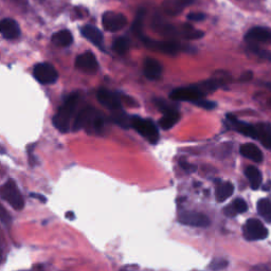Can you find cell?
Listing matches in <instances>:
<instances>
[{
  "label": "cell",
  "mask_w": 271,
  "mask_h": 271,
  "mask_svg": "<svg viewBox=\"0 0 271 271\" xmlns=\"http://www.w3.org/2000/svg\"><path fill=\"white\" fill-rule=\"evenodd\" d=\"M162 66L155 58H146L143 65L144 75L151 81H156L160 78L162 74Z\"/></svg>",
  "instance_id": "obj_14"
},
{
  "label": "cell",
  "mask_w": 271,
  "mask_h": 271,
  "mask_svg": "<svg viewBox=\"0 0 271 271\" xmlns=\"http://www.w3.org/2000/svg\"><path fill=\"white\" fill-rule=\"evenodd\" d=\"M183 36L188 39H197L204 36V33L199 30H195L193 27H191L190 24H183L182 29Z\"/></svg>",
  "instance_id": "obj_29"
},
{
  "label": "cell",
  "mask_w": 271,
  "mask_h": 271,
  "mask_svg": "<svg viewBox=\"0 0 271 271\" xmlns=\"http://www.w3.org/2000/svg\"><path fill=\"white\" fill-rule=\"evenodd\" d=\"M112 120L115 121V123H117L121 127H124V128L130 127V118L126 115V112H124L123 109L113 111Z\"/></svg>",
  "instance_id": "obj_27"
},
{
  "label": "cell",
  "mask_w": 271,
  "mask_h": 271,
  "mask_svg": "<svg viewBox=\"0 0 271 271\" xmlns=\"http://www.w3.org/2000/svg\"><path fill=\"white\" fill-rule=\"evenodd\" d=\"M249 47H250L253 51H255L259 56H261L262 58L267 59V60H269V62H271V52H270V51L261 50V49H259V47L256 46V45H249Z\"/></svg>",
  "instance_id": "obj_31"
},
{
  "label": "cell",
  "mask_w": 271,
  "mask_h": 271,
  "mask_svg": "<svg viewBox=\"0 0 271 271\" xmlns=\"http://www.w3.org/2000/svg\"><path fill=\"white\" fill-rule=\"evenodd\" d=\"M245 175L250 183V186L253 190H257L261 187L262 181H263V176L262 173L256 167H248L245 170Z\"/></svg>",
  "instance_id": "obj_22"
},
{
  "label": "cell",
  "mask_w": 271,
  "mask_h": 271,
  "mask_svg": "<svg viewBox=\"0 0 271 271\" xmlns=\"http://www.w3.org/2000/svg\"><path fill=\"white\" fill-rule=\"evenodd\" d=\"M31 197L36 198V199L40 200V202H42V203H46V200H47L45 197H43V196L40 195V194H31Z\"/></svg>",
  "instance_id": "obj_38"
},
{
  "label": "cell",
  "mask_w": 271,
  "mask_h": 271,
  "mask_svg": "<svg viewBox=\"0 0 271 271\" xmlns=\"http://www.w3.org/2000/svg\"><path fill=\"white\" fill-rule=\"evenodd\" d=\"M227 119H228V122H229V124L231 125V127L237 130V132H239L240 134L246 136V137L257 139L256 126H252L250 124L245 123V122L238 120L233 116H228L227 117Z\"/></svg>",
  "instance_id": "obj_15"
},
{
  "label": "cell",
  "mask_w": 271,
  "mask_h": 271,
  "mask_svg": "<svg viewBox=\"0 0 271 271\" xmlns=\"http://www.w3.org/2000/svg\"><path fill=\"white\" fill-rule=\"evenodd\" d=\"M0 33L6 39H15L19 36V25L14 19L5 18L0 21Z\"/></svg>",
  "instance_id": "obj_13"
},
{
  "label": "cell",
  "mask_w": 271,
  "mask_h": 271,
  "mask_svg": "<svg viewBox=\"0 0 271 271\" xmlns=\"http://www.w3.org/2000/svg\"><path fill=\"white\" fill-rule=\"evenodd\" d=\"M170 98L174 101L182 102H197L200 99L205 98V94L199 90L197 86L183 87V88L175 89L171 92Z\"/></svg>",
  "instance_id": "obj_6"
},
{
  "label": "cell",
  "mask_w": 271,
  "mask_h": 271,
  "mask_svg": "<svg viewBox=\"0 0 271 271\" xmlns=\"http://www.w3.org/2000/svg\"><path fill=\"white\" fill-rule=\"evenodd\" d=\"M181 167H182L183 169H185L186 171H188V172H193V171L195 170L194 167H192L191 164H189V163H187V162H181Z\"/></svg>",
  "instance_id": "obj_36"
},
{
  "label": "cell",
  "mask_w": 271,
  "mask_h": 271,
  "mask_svg": "<svg viewBox=\"0 0 271 271\" xmlns=\"http://www.w3.org/2000/svg\"><path fill=\"white\" fill-rule=\"evenodd\" d=\"M258 212L265 221L271 223V200L268 198L261 199L258 203Z\"/></svg>",
  "instance_id": "obj_25"
},
{
  "label": "cell",
  "mask_w": 271,
  "mask_h": 271,
  "mask_svg": "<svg viewBox=\"0 0 271 271\" xmlns=\"http://www.w3.org/2000/svg\"><path fill=\"white\" fill-rule=\"evenodd\" d=\"M206 18V15L204 13H191L188 15V19L190 21H203Z\"/></svg>",
  "instance_id": "obj_34"
},
{
  "label": "cell",
  "mask_w": 271,
  "mask_h": 271,
  "mask_svg": "<svg viewBox=\"0 0 271 271\" xmlns=\"http://www.w3.org/2000/svg\"><path fill=\"white\" fill-rule=\"evenodd\" d=\"M179 222L186 226L198 227V228H206L210 225L209 217L203 213L198 212H182L179 215Z\"/></svg>",
  "instance_id": "obj_10"
},
{
  "label": "cell",
  "mask_w": 271,
  "mask_h": 271,
  "mask_svg": "<svg viewBox=\"0 0 271 271\" xmlns=\"http://www.w3.org/2000/svg\"><path fill=\"white\" fill-rule=\"evenodd\" d=\"M227 265H228V262H227L226 260L216 259V260L212 261V263L210 264L209 268L213 271H220V270L224 269L225 267H227Z\"/></svg>",
  "instance_id": "obj_30"
},
{
  "label": "cell",
  "mask_w": 271,
  "mask_h": 271,
  "mask_svg": "<svg viewBox=\"0 0 271 271\" xmlns=\"http://www.w3.org/2000/svg\"><path fill=\"white\" fill-rule=\"evenodd\" d=\"M94 109L91 107H87L85 109H83L82 111L78 112V115L75 119L74 125H73V129L74 130H80L84 127H86L87 123H88L90 118L92 117V115L94 113Z\"/></svg>",
  "instance_id": "obj_24"
},
{
  "label": "cell",
  "mask_w": 271,
  "mask_h": 271,
  "mask_svg": "<svg viewBox=\"0 0 271 271\" xmlns=\"http://www.w3.org/2000/svg\"><path fill=\"white\" fill-rule=\"evenodd\" d=\"M0 196L4 199L10 206L19 211L24 207V200L20 193V191L17 188L14 180H7L4 185L0 188Z\"/></svg>",
  "instance_id": "obj_3"
},
{
  "label": "cell",
  "mask_w": 271,
  "mask_h": 271,
  "mask_svg": "<svg viewBox=\"0 0 271 271\" xmlns=\"http://www.w3.org/2000/svg\"><path fill=\"white\" fill-rule=\"evenodd\" d=\"M252 76H253L252 72H251V71H247L246 73L243 74V76H242V80H243L244 82H247V81H250V80H251Z\"/></svg>",
  "instance_id": "obj_37"
},
{
  "label": "cell",
  "mask_w": 271,
  "mask_h": 271,
  "mask_svg": "<svg viewBox=\"0 0 271 271\" xmlns=\"http://www.w3.org/2000/svg\"><path fill=\"white\" fill-rule=\"evenodd\" d=\"M245 38L249 45L258 46V43H271V30L264 27L252 28Z\"/></svg>",
  "instance_id": "obj_11"
},
{
  "label": "cell",
  "mask_w": 271,
  "mask_h": 271,
  "mask_svg": "<svg viewBox=\"0 0 271 271\" xmlns=\"http://www.w3.org/2000/svg\"><path fill=\"white\" fill-rule=\"evenodd\" d=\"M234 192V186L231 182H221L216 188V200L218 203H224L230 198Z\"/></svg>",
  "instance_id": "obj_20"
},
{
  "label": "cell",
  "mask_w": 271,
  "mask_h": 271,
  "mask_svg": "<svg viewBox=\"0 0 271 271\" xmlns=\"http://www.w3.org/2000/svg\"><path fill=\"white\" fill-rule=\"evenodd\" d=\"M144 16H145V10L144 8H141V10H139L137 13L136 18L133 22L132 25V30L133 32L137 35L139 38H141L144 36L142 33V28H143V21H144Z\"/></svg>",
  "instance_id": "obj_26"
},
{
  "label": "cell",
  "mask_w": 271,
  "mask_h": 271,
  "mask_svg": "<svg viewBox=\"0 0 271 271\" xmlns=\"http://www.w3.org/2000/svg\"><path fill=\"white\" fill-rule=\"evenodd\" d=\"M130 127H133L138 134L152 144H156L159 141V132L156 124L152 120L133 116L130 118Z\"/></svg>",
  "instance_id": "obj_2"
},
{
  "label": "cell",
  "mask_w": 271,
  "mask_h": 271,
  "mask_svg": "<svg viewBox=\"0 0 271 271\" xmlns=\"http://www.w3.org/2000/svg\"><path fill=\"white\" fill-rule=\"evenodd\" d=\"M196 105H198L199 107H203L205 109H213L216 104L214 102H211V101H208V100H205V99H200L198 100L197 102H195Z\"/></svg>",
  "instance_id": "obj_32"
},
{
  "label": "cell",
  "mask_w": 271,
  "mask_h": 271,
  "mask_svg": "<svg viewBox=\"0 0 271 271\" xmlns=\"http://www.w3.org/2000/svg\"><path fill=\"white\" fill-rule=\"evenodd\" d=\"M34 77L40 84L48 85L56 82L58 73L56 69L49 63H40L34 67L33 70Z\"/></svg>",
  "instance_id": "obj_5"
},
{
  "label": "cell",
  "mask_w": 271,
  "mask_h": 271,
  "mask_svg": "<svg viewBox=\"0 0 271 271\" xmlns=\"http://www.w3.org/2000/svg\"><path fill=\"white\" fill-rule=\"evenodd\" d=\"M0 221L4 224H8L11 222V216L6 211V209L2 206V204H0Z\"/></svg>",
  "instance_id": "obj_33"
},
{
  "label": "cell",
  "mask_w": 271,
  "mask_h": 271,
  "mask_svg": "<svg viewBox=\"0 0 271 271\" xmlns=\"http://www.w3.org/2000/svg\"><path fill=\"white\" fill-rule=\"evenodd\" d=\"M51 39H52V42H53L54 45H56V46L69 47L73 41V36L70 31L62 30V31L53 34V36H52Z\"/></svg>",
  "instance_id": "obj_23"
},
{
  "label": "cell",
  "mask_w": 271,
  "mask_h": 271,
  "mask_svg": "<svg viewBox=\"0 0 271 271\" xmlns=\"http://www.w3.org/2000/svg\"><path fill=\"white\" fill-rule=\"evenodd\" d=\"M244 237L248 241H261L268 237V230L264 224L256 218L247 221L243 228Z\"/></svg>",
  "instance_id": "obj_4"
},
{
  "label": "cell",
  "mask_w": 271,
  "mask_h": 271,
  "mask_svg": "<svg viewBox=\"0 0 271 271\" xmlns=\"http://www.w3.org/2000/svg\"><path fill=\"white\" fill-rule=\"evenodd\" d=\"M75 66L78 70L86 73H94L99 68L98 60L90 51H87L78 55L75 59Z\"/></svg>",
  "instance_id": "obj_9"
},
{
  "label": "cell",
  "mask_w": 271,
  "mask_h": 271,
  "mask_svg": "<svg viewBox=\"0 0 271 271\" xmlns=\"http://www.w3.org/2000/svg\"><path fill=\"white\" fill-rule=\"evenodd\" d=\"M104 29L108 32H118L127 24V18L121 13L106 12L102 17Z\"/></svg>",
  "instance_id": "obj_7"
},
{
  "label": "cell",
  "mask_w": 271,
  "mask_h": 271,
  "mask_svg": "<svg viewBox=\"0 0 271 271\" xmlns=\"http://www.w3.org/2000/svg\"><path fill=\"white\" fill-rule=\"evenodd\" d=\"M82 34L85 38L94 43L95 46L101 47L103 43V34L102 32L97 28L93 27V25H85L82 28Z\"/></svg>",
  "instance_id": "obj_17"
},
{
  "label": "cell",
  "mask_w": 271,
  "mask_h": 271,
  "mask_svg": "<svg viewBox=\"0 0 271 271\" xmlns=\"http://www.w3.org/2000/svg\"><path fill=\"white\" fill-rule=\"evenodd\" d=\"M130 42L126 37H118L115 41H113V50H115L119 54H125L129 50Z\"/></svg>",
  "instance_id": "obj_28"
},
{
  "label": "cell",
  "mask_w": 271,
  "mask_h": 271,
  "mask_svg": "<svg viewBox=\"0 0 271 271\" xmlns=\"http://www.w3.org/2000/svg\"><path fill=\"white\" fill-rule=\"evenodd\" d=\"M257 139L265 147L271 150V125L269 124H259L256 126Z\"/></svg>",
  "instance_id": "obj_18"
},
{
  "label": "cell",
  "mask_w": 271,
  "mask_h": 271,
  "mask_svg": "<svg viewBox=\"0 0 271 271\" xmlns=\"http://www.w3.org/2000/svg\"><path fill=\"white\" fill-rule=\"evenodd\" d=\"M77 99H78L77 93H71L68 95L64 104L59 107L56 115L53 117V125L55 126V128L59 130V132L66 133L68 130L70 119H71L74 112Z\"/></svg>",
  "instance_id": "obj_1"
},
{
  "label": "cell",
  "mask_w": 271,
  "mask_h": 271,
  "mask_svg": "<svg viewBox=\"0 0 271 271\" xmlns=\"http://www.w3.org/2000/svg\"><path fill=\"white\" fill-rule=\"evenodd\" d=\"M66 216H67V217H69L70 220H73V218H74V215H73V213H71V212H68Z\"/></svg>",
  "instance_id": "obj_39"
},
{
  "label": "cell",
  "mask_w": 271,
  "mask_h": 271,
  "mask_svg": "<svg viewBox=\"0 0 271 271\" xmlns=\"http://www.w3.org/2000/svg\"><path fill=\"white\" fill-rule=\"evenodd\" d=\"M142 41L145 43L147 48H150L155 51L162 52L170 55L177 54L180 51V45L176 41H157L147 38L146 36L142 37Z\"/></svg>",
  "instance_id": "obj_8"
},
{
  "label": "cell",
  "mask_w": 271,
  "mask_h": 271,
  "mask_svg": "<svg viewBox=\"0 0 271 271\" xmlns=\"http://www.w3.org/2000/svg\"><path fill=\"white\" fill-rule=\"evenodd\" d=\"M179 120H180V113L176 108H175L163 113L162 118L159 120V125L163 129H171L174 125H176V123Z\"/></svg>",
  "instance_id": "obj_19"
},
{
  "label": "cell",
  "mask_w": 271,
  "mask_h": 271,
  "mask_svg": "<svg viewBox=\"0 0 271 271\" xmlns=\"http://www.w3.org/2000/svg\"><path fill=\"white\" fill-rule=\"evenodd\" d=\"M241 154L246 157V158L255 161V162H262L263 161V153L260 148L253 143H246L241 146Z\"/></svg>",
  "instance_id": "obj_16"
},
{
  "label": "cell",
  "mask_w": 271,
  "mask_h": 271,
  "mask_svg": "<svg viewBox=\"0 0 271 271\" xmlns=\"http://www.w3.org/2000/svg\"><path fill=\"white\" fill-rule=\"evenodd\" d=\"M97 97H98L99 102L103 105V106L111 110V112L122 109L121 101L118 95L113 92L106 89H100L98 91Z\"/></svg>",
  "instance_id": "obj_12"
},
{
  "label": "cell",
  "mask_w": 271,
  "mask_h": 271,
  "mask_svg": "<svg viewBox=\"0 0 271 271\" xmlns=\"http://www.w3.org/2000/svg\"><path fill=\"white\" fill-rule=\"evenodd\" d=\"M175 2H176V4L181 8V10H183L186 6L190 5L192 2L194 1V0H174Z\"/></svg>",
  "instance_id": "obj_35"
},
{
  "label": "cell",
  "mask_w": 271,
  "mask_h": 271,
  "mask_svg": "<svg viewBox=\"0 0 271 271\" xmlns=\"http://www.w3.org/2000/svg\"><path fill=\"white\" fill-rule=\"evenodd\" d=\"M247 210H248V206H247L246 202H245L244 199L238 198V199H235L231 205H229L228 207H226V209L224 210V212H225L226 215L232 217V216H235L238 214L245 213L247 211Z\"/></svg>",
  "instance_id": "obj_21"
}]
</instances>
